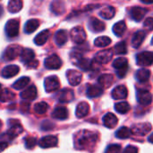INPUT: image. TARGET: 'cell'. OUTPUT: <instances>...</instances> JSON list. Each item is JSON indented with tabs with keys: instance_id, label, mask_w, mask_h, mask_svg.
<instances>
[{
	"instance_id": "6da1fadb",
	"label": "cell",
	"mask_w": 153,
	"mask_h": 153,
	"mask_svg": "<svg viewBox=\"0 0 153 153\" xmlns=\"http://www.w3.org/2000/svg\"><path fill=\"white\" fill-rule=\"evenodd\" d=\"M99 135L95 132L82 130L74 135V146L80 151H93L98 142Z\"/></svg>"
},
{
	"instance_id": "7a4b0ae2",
	"label": "cell",
	"mask_w": 153,
	"mask_h": 153,
	"mask_svg": "<svg viewBox=\"0 0 153 153\" xmlns=\"http://www.w3.org/2000/svg\"><path fill=\"white\" fill-rule=\"evenodd\" d=\"M71 58H72L73 63L75 64L78 68H80L81 69H82L84 71H87L92 68V63L88 59L83 58L81 54L73 53L71 55Z\"/></svg>"
},
{
	"instance_id": "3957f363",
	"label": "cell",
	"mask_w": 153,
	"mask_h": 153,
	"mask_svg": "<svg viewBox=\"0 0 153 153\" xmlns=\"http://www.w3.org/2000/svg\"><path fill=\"white\" fill-rule=\"evenodd\" d=\"M113 67L117 70V75L119 78H124L128 69V60L126 58L120 57L114 60Z\"/></svg>"
},
{
	"instance_id": "277c9868",
	"label": "cell",
	"mask_w": 153,
	"mask_h": 153,
	"mask_svg": "<svg viewBox=\"0 0 153 153\" xmlns=\"http://www.w3.org/2000/svg\"><path fill=\"white\" fill-rule=\"evenodd\" d=\"M22 51V48L19 45H11L9 47H7L4 52L3 58L4 59V60L8 61V60H13L14 59H16L18 56L21 55Z\"/></svg>"
},
{
	"instance_id": "5b68a950",
	"label": "cell",
	"mask_w": 153,
	"mask_h": 153,
	"mask_svg": "<svg viewBox=\"0 0 153 153\" xmlns=\"http://www.w3.org/2000/svg\"><path fill=\"white\" fill-rule=\"evenodd\" d=\"M20 23L17 19H11L5 24V33L9 38H14L19 34Z\"/></svg>"
},
{
	"instance_id": "8992f818",
	"label": "cell",
	"mask_w": 153,
	"mask_h": 153,
	"mask_svg": "<svg viewBox=\"0 0 153 153\" xmlns=\"http://www.w3.org/2000/svg\"><path fill=\"white\" fill-rule=\"evenodd\" d=\"M70 35L72 41L77 44H81L86 40V32L82 26H76L73 28L70 32Z\"/></svg>"
},
{
	"instance_id": "52a82bcc",
	"label": "cell",
	"mask_w": 153,
	"mask_h": 153,
	"mask_svg": "<svg viewBox=\"0 0 153 153\" xmlns=\"http://www.w3.org/2000/svg\"><path fill=\"white\" fill-rule=\"evenodd\" d=\"M44 86H45L46 92L51 93V92H54V91H56V90H57L59 88L60 83H59V80H58L57 77L49 76V77L45 78Z\"/></svg>"
},
{
	"instance_id": "ba28073f",
	"label": "cell",
	"mask_w": 153,
	"mask_h": 153,
	"mask_svg": "<svg viewBox=\"0 0 153 153\" xmlns=\"http://www.w3.org/2000/svg\"><path fill=\"white\" fill-rule=\"evenodd\" d=\"M23 131V128L22 127V125L20 124H13L12 126L10 127V129L4 134L1 136V138H4L8 141H12L13 140L15 137H17L18 135H20Z\"/></svg>"
},
{
	"instance_id": "9c48e42d",
	"label": "cell",
	"mask_w": 153,
	"mask_h": 153,
	"mask_svg": "<svg viewBox=\"0 0 153 153\" xmlns=\"http://www.w3.org/2000/svg\"><path fill=\"white\" fill-rule=\"evenodd\" d=\"M153 61V54L151 51H143L136 56V62L139 66H151Z\"/></svg>"
},
{
	"instance_id": "30bf717a",
	"label": "cell",
	"mask_w": 153,
	"mask_h": 153,
	"mask_svg": "<svg viewBox=\"0 0 153 153\" xmlns=\"http://www.w3.org/2000/svg\"><path fill=\"white\" fill-rule=\"evenodd\" d=\"M112 57H113V51L111 50H103L96 54L95 60L100 64H107L111 60Z\"/></svg>"
},
{
	"instance_id": "8fae6325",
	"label": "cell",
	"mask_w": 153,
	"mask_h": 153,
	"mask_svg": "<svg viewBox=\"0 0 153 153\" xmlns=\"http://www.w3.org/2000/svg\"><path fill=\"white\" fill-rule=\"evenodd\" d=\"M45 67L48 69H58L62 66V60L57 55H51L45 60Z\"/></svg>"
},
{
	"instance_id": "7c38bea8",
	"label": "cell",
	"mask_w": 153,
	"mask_h": 153,
	"mask_svg": "<svg viewBox=\"0 0 153 153\" xmlns=\"http://www.w3.org/2000/svg\"><path fill=\"white\" fill-rule=\"evenodd\" d=\"M74 98V93L72 89H62L56 95V99L61 103H68L73 101Z\"/></svg>"
},
{
	"instance_id": "4fadbf2b",
	"label": "cell",
	"mask_w": 153,
	"mask_h": 153,
	"mask_svg": "<svg viewBox=\"0 0 153 153\" xmlns=\"http://www.w3.org/2000/svg\"><path fill=\"white\" fill-rule=\"evenodd\" d=\"M66 77L68 79V82L71 86H77L81 83L82 81V73H80L77 70L74 69H69L66 72Z\"/></svg>"
},
{
	"instance_id": "5bb4252c",
	"label": "cell",
	"mask_w": 153,
	"mask_h": 153,
	"mask_svg": "<svg viewBox=\"0 0 153 153\" xmlns=\"http://www.w3.org/2000/svg\"><path fill=\"white\" fill-rule=\"evenodd\" d=\"M151 130H152V125L150 124H138L132 128L131 133H134V135L143 136L146 133H148Z\"/></svg>"
},
{
	"instance_id": "9a60e30c",
	"label": "cell",
	"mask_w": 153,
	"mask_h": 153,
	"mask_svg": "<svg viewBox=\"0 0 153 153\" xmlns=\"http://www.w3.org/2000/svg\"><path fill=\"white\" fill-rule=\"evenodd\" d=\"M58 142V140L56 138V136H53V135H48L45 136L43 138H41L39 142V144L41 148H51V147H55L56 146Z\"/></svg>"
},
{
	"instance_id": "2e32d148",
	"label": "cell",
	"mask_w": 153,
	"mask_h": 153,
	"mask_svg": "<svg viewBox=\"0 0 153 153\" xmlns=\"http://www.w3.org/2000/svg\"><path fill=\"white\" fill-rule=\"evenodd\" d=\"M37 88L34 85L30 86L21 93V97L24 100H34L37 97Z\"/></svg>"
},
{
	"instance_id": "e0dca14e",
	"label": "cell",
	"mask_w": 153,
	"mask_h": 153,
	"mask_svg": "<svg viewBox=\"0 0 153 153\" xmlns=\"http://www.w3.org/2000/svg\"><path fill=\"white\" fill-rule=\"evenodd\" d=\"M137 97H138V101L141 105H143V106H149L152 104V96L151 95V93L147 90H139L138 92V95H137Z\"/></svg>"
},
{
	"instance_id": "ac0fdd59",
	"label": "cell",
	"mask_w": 153,
	"mask_h": 153,
	"mask_svg": "<svg viewBox=\"0 0 153 153\" xmlns=\"http://www.w3.org/2000/svg\"><path fill=\"white\" fill-rule=\"evenodd\" d=\"M127 93H128L127 92V88L125 86L120 85V86L116 87L112 90L111 96L116 100H117V99H125L127 96Z\"/></svg>"
},
{
	"instance_id": "d6986e66",
	"label": "cell",
	"mask_w": 153,
	"mask_h": 153,
	"mask_svg": "<svg viewBox=\"0 0 153 153\" xmlns=\"http://www.w3.org/2000/svg\"><path fill=\"white\" fill-rule=\"evenodd\" d=\"M147 11L148 10L145 8H143L140 6H134L131 9V16L134 21L140 22L147 14Z\"/></svg>"
},
{
	"instance_id": "ffe728a7",
	"label": "cell",
	"mask_w": 153,
	"mask_h": 153,
	"mask_svg": "<svg viewBox=\"0 0 153 153\" xmlns=\"http://www.w3.org/2000/svg\"><path fill=\"white\" fill-rule=\"evenodd\" d=\"M89 26H90L91 30L95 32H100L105 30V23L95 17L91 18V20L89 22Z\"/></svg>"
},
{
	"instance_id": "44dd1931",
	"label": "cell",
	"mask_w": 153,
	"mask_h": 153,
	"mask_svg": "<svg viewBox=\"0 0 153 153\" xmlns=\"http://www.w3.org/2000/svg\"><path fill=\"white\" fill-rule=\"evenodd\" d=\"M117 116L112 114V113H108L104 115L103 117V124L107 128L112 129L114 127H116V125L117 124Z\"/></svg>"
},
{
	"instance_id": "7402d4cb",
	"label": "cell",
	"mask_w": 153,
	"mask_h": 153,
	"mask_svg": "<svg viewBox=\"0 0 153 153\" xmlns=\"http://www.w3.org/2000/svg\"><path fill=\"white\" fill-rule=\"evenodd\" d=\"M146 33L144 31H138L136 32L133 38H132V46L135 49L139 48L141 46V44L143 42L144 39H145Z\"/></svg>"
},
{
	"instance_id": "603a6c76",
	"label": "cell",
	"mask_w": 153,
	"mask_h": 153,
	"mask_svg": "<svg viewBox=\"0 0 153 153\" xmlns=\"http://www.w3.org/2000/svg\"><path fill=\"white\" fill-rule=\"evenodd\" d=\"M19 70H20V69H19L18 66H16V65H8L3 69L2 76L4 78H10L14 77L15 75H17Z\"/></svg>"
},
{
	"instance_id": "cb8c5ba5",
	"label": "cell",
	"mask_w": 153,
	"mask_h": 153,
	"mask_svg": "<svg viewBox=\"0 0 153 153\" xmlns=\"http://www.w3.org/2000/svg\"><path fill=\"white\" fill-rule=\"evenodd\" d=\"M113 83H114V77L110 74H104L99 78V84L100 85V87L108 88L112 86Z\"/></svg>"
},
{
	"instance_id": "d4e9b609",
	"label": "cell",
	"mask_w": 153,
	"mask_h": 153,
	"mask_svg": "<svg viewBox=\"0 0 153 153\" xmlns=\"http://www.w3.org/2000/svg\"><path fill=\"white\" fill-rule=\"evenodd\" d=\"M89 111H90V106L86 102H81L80 104H78L76 107L75 115L78 118H82L89 114Z\"/></svg>"
},
{
	"instance_id": "484cf974",
	"label": "cell",
	"mask_w": 153,
	"mask_h": 153,
	"mask_svg": "<svg viewBox=\"0 0 153 153\" xmlns=\"http://www.w3.org/2000/svg\"><path fill=\"white\" fill-rule=\"evenodd\" d=\"M103 94V88L97 85H90L87 89V96L88 97L94 98L100 96Z\"/></svg>"
},
{
	"instance_id": "4316f807",
	"label": "cell",
	"mask_w": 153,
	"mask_h": 153,
	"mask_svg": "<svg viewBox=\"0 0 153 153\" xmlns=\"http://www.w3.org/2000/svg\"><path fill=\"white\" fill-rule=\"evenodd\" d=\"M52 116L58 120H65L68 117L67 109L64 106H56L52 113Z\"/></svg>"
},
{
	"instance_id": "83f0119b",
	"label": "cell",
	"mask_w": 153,
	"mask_h": 153,
	"mask_svg": "<svg viewBox=\"0 0 153 153\" xmlns=\"http://www.w3.org/2000/svg\"><path fill=\"white\" fill-rule=\"evenodd\" d=\"M20 56H21V60L23 63H26V64H28L29 62L32 61L35 59V53L30 49H24V50H22V51Z\"/></svg>"
},
{
	"instance_id": "f1b7e54d",
	"label": "cell",
	"mask_w": 153,
	"mask_h": 153,
	"mask_svg": "<svg viewBox=\"0 0 153 153\" xmlns=\"http://www.w3.org/2000/svg\"><path fill=\"white\" fill-rule=\"evenodd\" d=\"M50 36V32L48 30H44L40 32L34 39V42L37 45H43Z\"/></svg>"
},
{
	"instance_id": "f546056e",
	"label": "cell",
	"mask_w": 153,
	"mask_h": 153,
	"mask_svg": "<svg viewBox=\"0 0 153 153\" xmlns=\"http://www.w3.org/2000/svg\"><path fill=\"white\" fill-rule=\"evenodd\" d=\"M68 40V36H67V32L65 30H59L56 32V35H55V41L56 42L57 45L59 46H63Z\"/></svg>"
},
{
	"instance_id": "4dcf8cb0",
	"label": "cell",
	"mask_w": 153,
	"mask_h": 153,
	"mask_svg": "<svg viewBox=\"0 0 153 153\" xmlns=\"http://www.w3.org/2000/svg\"><path fill=\"white\" fill-rule=\"evenodd\" d=\"M15 98V94L12 92L11 90L4 88L2 91H0V101L1 102H10L13 101Z\"/></svg>"
},
{
	"instance_id": "1f68e13d",
	"label": "cell",
	"mask_w": 153,
	"mask_h": 153,
	"mask_svg": "<svg viewBox=\"0 0 153 153\" xmlns=\"http://www.w3.org/2000/svg\"><path fill=\"white\" fill-rule=\"evenodd\" d=\"M39 25V22L37 19H30L27 21L24 26V32L26 33H31L37 30V28Z\"/></svg>"
},
{
	"instance_id": "d6a6232c",
	"label": "cell",
	"mask_w": 153,
	"mask_h": 153,
	"mask_svg": "<svg viewBox=\"0 0 153 153\" xmlns=\"http://www.w3.org/2000/svg\"><path fill=\"white\" fill-rule=\"evenodd\" d=\"M51 11L56 14H61L65 12V3L63 1H54L51 4Z\"/></svg>"
},
{
	"instance_id": "836d02e7",
	"label": "cell",
	"mask_w": 153,
	"mask_h": 153,
	"mask_svg": "<svg viewBox=\"0 0 153 153\" xmlns=\"http://www.w3.org/2000/svg\"><path fill=\"white\" fill-rule=\"evenodd\" d=\"M151 77V71L149 69H139L136 74H135V78L138 81L140 82H146L149 80Z\"/></svg>"
},
{
	"instance_id": "e575fe53",
	"label": "cell",
	"mask_w": 153,
	"mask_h": 153,
	"mask_svg": "<svg viewBox=\"0 0 153 153\" xmlns=\"http://www.w3.org/2000/svg\"><path fill=\"white\" fill-rule=\"evenodd\" d=\"M100 14L104 19L108 20V19H111V18H113L115 16V14H116V9L113 6H106V7H104L100 11Z\"/></svg>"
},
{
	"instance_id": "d590c367",
	"label": "cell",
	"mask_w": 153,
	"mask_h": 153,
	"mask_svg": "<svg viewBox=\"0 0 153 153\" xmlns=\"http://www.w3.org/2000/svg\"><path fill=\"white\" fill-rule=\"evenodd\" d=\"M22 8V0H10L8 4V10L14 14L19 12Z\"/></svg>"
},
{
	"instance_id": "8d00e7d4",
	"label": "cell",
	"mask_w": 153,
	"mask_h": 153,
	"mask_svg": "<svg viewBox=\"0 0 153 153\" xmlns=\"http://www.w3.org/2000/svg\"><path fill=\"white\" fill-rule=\"evenodd\" d=\"M126 24L125 21H120L113 26V32L118 37L122 36L124 32H126Z\"/></svg>"
},
{
	"instance_id": "74e56055",
	"label": "cell",
	"mask_w": 153,
	"mask_h": 153,
	"mask_svg": "<svg viewBox=\"0 0 153 153\" xmlns=\"http://www.w3.org/2000/svg\"><path fill=\"white\" fill-rule=\"evenodd\" d=\"M115 109L117 113H119L121 115H125L130 111L131 107L127 102H119L115 105Z\"/></svg>"
},
{
	"instance_id": "f35d334b",
	"label": "cell",
	"mask_w": 153,
	"mask_h": 153,
	"mask_svg": "<svg viewBox=\"0 0 153 153\" xmlns=\"http://www.w3.org/2000/svg\"><path fill=\"white\" fill-rule=\"evenodd\" d=\"M29 82H30V78H28V77H22V78H19L18 80H16L13 84V87L14 89L20 90V89H22V88L26 87V86L29 84Z\"/></svg>"
},
{
	"instance_id": "ab89813d",
	"label": "cell",
	"mask_w": 153,
	"mask_h": 153,
	"mask_svg": "<svg viewBox=\"0 0 153 153\" xmlns=\"http://www.w3.org/2000/svg\"><path fill=\"white\" fill-rule=\"evenodd\" d=\"M94 43L97 47H107L111 43V39L108 36H100L95 40Z\"/></svg>"
},
{
	"instance_id": "60d3db41",
	"label": "cell",
	"mask_w": 153,
	"mask_h": 153,
	"mask_svg": "<svg viewBox=\"0 0 153 153\" xmlns=\"http://www.w3.org/2000/svg\"><path fill=\"white\" fill-rule=\"evenodd\" d=\"M48 108L49 106L46 102H39L34 106V111L39 115H44L48 111Z\"/></svg>"
},
{
	"instance_id": "b9f144b4",
	"label": "cell",
	"mask_w": 153,
	"mask_h": 153,
	"mask_svg": "<svg viewBox=\"0 0 153 153\" xmlns=\"http://www.w3.org/2000/svg\"><path fill=\"white\" fill-rule=\"evenodd\" d=\"M117 137L119 139H127L131 136V131L127 127H121L117 132Z\"/></svg>"
},
{
	"instance_id": "7bdbcfd3",
	"label": "cell",
	"mask_w": 153,
	"mask_h": 153,
	"mask_svg": "<svg viewBox=\"0 0 153 153\" xmlns=\"http://www.w3.org/2000/svg\"><path fill=\"white\" fill-rule=\"evenodd\" d=\"M115 50L117 54H126L127 52V46L126 41H120L115 46Z\"/></svg>"
},
{
	"instance_id": "ee69618b",
	"label": "cell",
	"mask_w": 153,
	"mask_h": 153,
	"mask_svg": "<svg viewBox=\"0 0 153 153\" xmlns=\"http://www.w3.org/2000/svg\"><path fill=\"white\" fill-rule=\"evenodd\" d=\"M37 144V140L34 137H27L25 138V147L29 150L33 149Z\"/></svg>"
},
{
	"instance_id": "f6af8a7d",
	"label": "cell",
	"mask_w": 153,
	"mask_h": 153,
	"mask_svg": "<svg viewBox=\"0 0 153 153\" xmlns=\"http://www.w3.org/2000/svg\"><path fill=\"white\" fill-rule=\"evenodd\" d=\"M121 151V146L119 144H112V145H109L105 153H119Z\"/></svg>"
},
{
	"instance_id": "bcb514c9",
	"label": "cell",
	"mask_w": 153,
	"mask_h": 153,
	"mask_svg": "<svg viewBox=\"0 0 153 153\" xmlns=\"http://www.w3.org/2000/svg\"><path fill=\"white\" fill-rule=\"evenodd\" d=\"M124 153H138V149L136 147H134V146L129 145L125 149Z\"/></svg>"
},
{
	"instance_id": "7dc6e473",
	"label": "cell",
	"mask_w": 153,
	"mask_h": 153,
	"mask_svg": "<svg viewBox=\"0 0 153 153\" xmlns=\"http://www.w3.org/2000/svg\"><path fill=\"white\" fill-rule=\"evenodd\" d=\"M144 26H145L146 28H148L149 30H152V29L153 20L152 17H149V18L146 19V21L144 22Z\"/></svg>"
},
{
	"instance_id": "c3c4849f",
	"label": "cell",
	"mask_w": 153,
	"mask_h": 153,
	"mask_svg": "<svg viewBox=\"0 0 153 153\" xmlns=\"http://www.w3.org/2000/svg\"><path fill=\"white\" fill-rule=\"evenodd\" d=\"M38 65H39V61H37V60H33L32 61H30V62H29L28 64H27V66H28V68L29 69H35V68H37L38 67Z\"/></svg>"
},
{
	"instance_id": "681fc988",
	"label": "cell",
	"mask_w": 153,
	"mask_h": 153,
	"mask_svg": "<svg viewBox=\"0 0 153 153\" xmlns=\"http://www.w3.org/2000/svg\"><path fill=\"white\" fill-rule=\"evenodd\" d=\"M7 142H0V152L4 151L6 148H7Z\"/></svg>"
},
{
	"instance_id": "f907efd6",
	"label": "cell",
	"mask_w": 153,
	"mask_h": 153,
	"mask_svg": "<svg viewBox=\"0 0 153 153\" xmlns=\"http://www.w3.org/2000/svg\"><path fill=\"white\" fill-rule=\"evenodd\" d=\"M144 4H152L153 0H141Z\"/></svg>"
},
{
	"instance_id": "816d5d0a",
	"label": "cell",
	"mask_w": 153,
	"mask_h": 153,
	"mask_svg": "<svg viewBox=\"0 0 153 153\" xmlns=\"http://www.w3.org/2000/svg\"><path fill=\"white\" fill-rule=\"evenodd\" d=\"M1 127H2V122L0 121V129H1Z\"/></svg>"
},
{
	"instance_id": "f5cc1de1",
	"label": "cell",
	"mask_w": 153,
	"mask_h": 153,
	"mask_svg": "<svg viewBox=\"0 0 153 153\" xmlns=\"http://www.w3.org/2000/svg\"><path fill=\"white\" fill-rule=\"evenodd\" d=\"M0 88H1V84H0Z\"/></svg>"
}]
</instances>
